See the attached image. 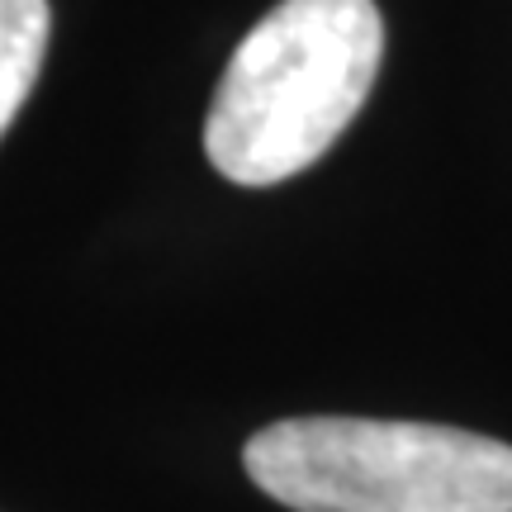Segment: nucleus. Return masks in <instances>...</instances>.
Wrapping results in <instances>:
<instances>
[{
    "instance_id": "obj_3",
    "label": "nucleus",
    "mask_w": 512,
    "mask_h": 512,
    "mask_svg": "<svg viewBox=\"0 0 512 512\" xmlns=\"http://www.w3.org/2000/svg\"><path fill=\"white\" fill-rule=\"evenodd\" d=\"M48 0H0V138L24 110L48 53Z\"/></svg>"
},
{
    "instance_id": "obj_1",
    "label": "nucleus",
    "mask_w": 512,
    "mask_h": 512,
    "mask_svg": "<svg viewBox=\"0 0 512 512\" xmlns=\"http://www.w3.org/2000/svg\"><path fill=\"white\" fill-rule=\"evenodd\" d=\"M384 57L375 0H280L219 76L204 152L233 185L309 171L361 114Z\"/></svg>"
},
{
    "instance_id": "obj_2",
    "label": "nucleus",
    "mask_w": 512,
    "mask_h": 512,
    "mask_svg": "<svg viewBox=\"0 0 512 512\" xmlns=\"http://www.w3.org/2000/svg\"><path fill=\"white\" fill-rule=\"evenodd\" d=\"M242 465L294 512H512V446L437 422L285 418Z\"/></svg>"
}]
</instances>
